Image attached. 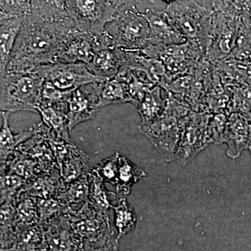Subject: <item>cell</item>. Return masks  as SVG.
I'll return each mask as SVG.
<instances>
[{
    "label": "cell",
    "mask_w": 251,
    "mask_h": 251,
    "mask_svg": "<svg viewBox=\"0 0 251 251\" xmlns=\"http://www.w3.org/2000/svg\"><path fill=\"white\" fill-rule=\"evenodd\" d=\"M75 27L72 19L56 21L27 15L23 20L6 72H31L39 66L55 62L64 39Z\"/></svg>",
    "instance_id": "1"
},
{
    "label": "cell",
    "mask_w": 251,
    "mask_h": 251,
    "mask_svg": "<svg viewBox=\"0 0 251 251\" xmlns=\"http://www.w3.org/2000/svg\"><path fill=\"white\" fill-rule=\"evenodd\" d=\"M66 215L80 239L82 251H118L117 232L107 211L96 209L87 201Z\"/></svg>",
    "instance_id": "2"
},
{
    "label": "cell",
    "mask_w": 251,
    "mask_h": 251,
    "mask_svg": "<svg viewBox=\"0 0 251 251\" xmlns=\"http://www.w3.org/2000/svg\"><path fill=\"white\" fill-rule=\"evenodd\" d=\"M166 112L158 120L139 126L140 131L147 137L166 162L175 161L185 119L191 108L168 96Z\"/></svg>",
    "instance_id": "3"
},
{
    "label": "cell",
    "mask_w": 251,
    "mask_h": 251,
    "mask_svg": "<svg viewBox=\"0 0 251 251\" xmlns=\"http://www.w3.org/2000/svg\"><path fill=\"white\" fill-rule=\"evenodd\" d=\"M44 81L45 79L34 71L5 72L1 75V111L39 113Z\"/></svg>",
    "instance_id": "4"
},
{
    "label": "cell",
    "mask_w": 251,
    "mask_h": 251,
    "mask_svg": "<svg viewBox=\"0 0 251 251\" xmlns=\"http://www.w3.org/2000/svg\"><path fill=\"white\" fill-rule=\"evenodd\" d=\"M165 10L175 27L206 55L211 41L212 10L196 0H176Z\"/></svg>",
    "instance_id": "5"
},
{
    "label": "cell",
    "mask_w": 251,
    "mask_h": 251,
    "mask_svg": "<svg viewBox=\"0 0 251 251\" xmlns=\"http://www.w3.org/2000/svg\"><path fill=\"white\" fill-rule=\"evenodd\" d=\"M105 32L112 47L140 50L150 44V29L143 13L136 6L118 11L107 23Z\"/></svg>",
    "instance_id": "6"
},
{
    "label": "cell",
    "mask_w": 251,
    "mask_h": 251,
    "mask_svg": "<svg viewBox=\"0 0 251 251\" xmlns=\"http://www.w3.org/2000/svg\"><path fill=\"white\" fill-rule=\"evenodd\" d=\"M141 50L149 57L161 61L168 82L191 72L205 57L201 48L188 41L176 45H149Z\"/></svg>",
    "instance_id": "7"
},
{
    "label": "cell",
    "mask_w": 251,
    "mask_h": 251,
    "mask_svg": "<svg viewBox=\"0 0 251 251\" xmlns=\"http://www.w3.org/2000/svg\"><path fill=\"white\" fill-rule=\"evenodd\" d=\"M212 113L191 110L185 119L175 160L181 166L192 161L211 141L209 122Z\"/></svg>",
    "instance_id": "8"
},
{
    "label": "cell",
    "mask_w": 251,
    "mask_h": 251,
    "mask_svg": "<svg viewBox=\"0 0 251 251\" xmlns=\"http://www.w3.org/2000/svg\"><path fill=\"white\" fill-rule=\"evenodd\" d=\"M67 11L77 29L98 34L118 11L105 0H67Z\"/></svg>",
    "instance_id": "9"
},
{
    "label": "cell",
    "mask_w": 251,
    "mask_h": 251,
    "mask_svg": "<svg viewBox=\"0 0 251 251\" xmlns=\"http://www.w3.org/2000/svg\"><path fill=\"white\" fill-rule=\"evenodd\" d=\"M34 72L62 90L73 91L82 86L105 80L91 72L85 63L55 62L39 66Z\"/></svg>",
    "instance_id": "10"
},
{
    "label": "cell",
    "mask_w": 251,
    "mask_h": 251,
    "mask_svg": "<svg viewBox=\"0 0 251 251\" xmlns=\"http://www.w3.org/2000/svg\"><path fill=\"white\" fill-rule=\"evenodd\" d=\"M212 10L210 44L205 58L211 64L228 58L237 43L241 18Z\"/></svg>",
    "instance_id": "11"
},
{
    "label": "cell",
    "mask_w": 251,
    "mask_h": 251,
    "mask_svg": "<svg viewBox=\"0 0 251 251\" xmlns=\"http://www.w3.org/2000/svg\"><path fill=\"white\" fill-rule=\"evenodd\" d=\"M103 34H94L73 28L64 39L55 62L88 64L93 58L96 49L108 46Z\"/></svg>",
    "instance_id": "12"
},
{
    "label": "cell",
    "mask_w": 251,
    "mask_h": 251,
    "mask_svg": "<svg viewBox=\"0 0 251 251\" xmlns=\"http://www.w3.org/2000/svg\"><path fill=\"white\" fill-rule=\"evenodd\" d=\"M99 83L89 84L73 91L68 100L67 112L70 130L79 124L94 119L100 110Z\"/></svg>",
    "instance_id": "13"
},
{
    "label": "cell",
    "mask_w": 251,
    "mask_h": 251,
    "mask_svg": "<svg viewBox=\"0 0 251 251\" xmlns=\"http://www.w3.org/2000/svg\"><path fill=\"white\" fill-rule=\"evenodd\" d=\"M143 14L150 26V45H176L187 41V39L175 27L166 10L148 8Z\"/></svg>",
    "instance_id": "14"
},
{
    "label": "cell",
    "mask_w": 251,
    "mask_h": 251,
    "mask_svg": "<svg viewBox=\"0 0 251 251\" xmlns=\"http://www.w3.org/2000/svg\"><path fill=\"white\" fill-rule=\"evenodd\" d=\"M44 226L49 251H82L80 239L66 214L50 219Z\"/></svg>",
    "instance_id": "15"
},
{
    "label": "cell",
    "mask_w": 251,
    "mask_h": 251,
    "mask_svg": "<svg viewBox=\"0 0 251 251\" xmlns=\"http://www.w3.org/2000/svg\"><path fill=\"white\" fill-rule=\"evenodd\" d=\"M224 143L227 145L226 154L232 159L239 158L244 150H249L251 145V119L238 112L229 114Z\"/></svg>",
    "instance_id": "16"
},
{
    "label": "cell",
    "mask_w": 251,
    "mask_h": 251,
    "mask_svg": "<svg viewBox=\"0 0 251 251\" xmlns=\"http://www.w3.org/2000/svg\"><path fill=\"white\" fill-rule=\"evenodd\" d=\"M87 66L91 72L105 80L116 77L121 66L120 49L107 46L98 48Z\"/></svg>",
    "instance_id": "17"
},
{
    "label": "cell",
    "mask_w": 251,
    "mask_h": 251,
    "mask_svg": "<svg viewBox=\"0 0 251 251\" xmlns=\"http://www.w3.org/2000/svg\"><path fill=\"white\" fill-rule=\"evenodd\" d=\"M25 17L0 18V73L6 72Z\"/></svg>",
    "instance_id": "18"
},
{
    "label": "cell",
    "mask_w": 251,
    "mask_h": 251,
    "mask_svg": "<svg viewBox=\"0 0 251 251\" xmlns=\"http://www.w3.org/2000/svg\"><path fill=\"white\" fill-rule=\"evenodd\" d=\"M0 170L1 173H9L19 175L27 180V182L45 173L39 162L21 152L18 149L10 155L4 163H1Z\"/></svg>",
    "instance_id": "19"
},
{
    "label": "cell",
    "mask_w": 251,
    "mask_h": 251,
    "mask_svg": "<svg viewBox=\"0 0 251 251\" xmlns=\"http://www.w3.org/2000/svg\"><path fill=\"white\" fill-rule=\"evenodd\" d=\"M17 149L39 162L45 173L58 167L50 145L35 132L31 138L21 144Z\"/></svg>",
    "instance_id": "20"
},
{
    "label": "cell",
    "mask_w": 251,
    "mask_h": 251,
    "mask_svg": "<svg viewBox=\"0 0 251 251\" xmlns=\"http://www.w3.org/2000/svg\"><path fill=\"white\" fill-rule=\"evenodd\" d=\"M88 156L78 146L74 148L62 158L57 160L61 176L64 183H69L77 179L88 171Z\"/></svg>",
    "instance_id": "21"
},
{
    "label": "cell",
    "mask_w": 251,
    "mask_h": 251,
    "mask_svg": "<svg viewBox=\"0 0 251 251\" xmlns=\"http://www.w3.org/2000/svg\"><path fill=\"white\" fill-rule=\"evenodd\" d=\"M64 184L59 167H57L52 171L42 173L28 182L25 191L33 197L56 198Z\"/></svg>",
    "instance_id": "22"
},
{
    "label": "cell",
    "mask_w": 251,
    "mask_h": 251,
    "mask_svg": "<svg viewBox=\"0 0 251 251\" xmlns=\"http://www.w3.org/2000/svg\"><path fill=\"white\" fill-rule=\"evenodd\" d=\"M68 106L41 105L38 108L42 122L55 133L59 139L74 143L69 135L67 117Z\"/></svg>",
    "instance_id": "23"
},
{
    "label": "cell",
    "mask_w": 251,
    "mask_h": 251,
    "mask_svg": "<svg viewBox=\"0 0 251 251\" xmlns=\"http://www.w3.org/2000/svg\"><path fill=\"white\" fill-rule=\"evenodd\" d=\"M10 114V112L1 111L3 122L0 131V164L4 163L21 144L27 141L34 134V127L14 134L9 126Z\"/></svg>",
    "instance_id": "24"
},
{
    "label": "cell",
    "mask_w": 251,
    "mask_h": 251,
    "mask_svg": "<svg viewBox=\"0 0 251 251\" xmlns=\"http://www.w3.org/2000/svg\"><path fill=\"white\" fill-rule=\"evenodd\" d=\"M161 89L159 85H155L147 92L143 100L137 105L141 118L140 125L151 123L160 118L166 112L168 99L162 98Z\"/></svg>",
    "instance_id": "25"
},
{
    "label": "cell",
    "mask_w": 251,
    "mask_h": 251,
    "mask_svg": "<svg viewBox=\"0 0 251 251\" xmlns=\"http://www.w3.org/2000/svg\"><path fill=\"white\" fill-rule=\"evenodd\" d=\"M89 171L90 169L71 182L64 183L56 198L63 204L73 207L87 202L90 187Z\"/></svg>",
    "instance_id": "26"
},
{
    "label": "cell",
    "mask_w": 251,
    "mask_h": 251,
    "mask_svg": "<svg viewBox=\"0 0 251 251\" xmlns=\"http://www.w3.org/2000/svg\"><path fill=\"white\" fill-rule=\"evenodd\" d=\"M45 226L38 224L17 227L16 241L11 251H49L46 240Z\"/></svg>",
    "instance_id": "27"
},
{
    "label": "cell",
    "mask_w": 251,
    "mask_h": 251,
    "mask_svg": "<svg viewBox=\"0 0 251 251\" xmlns=\"http://www.w3.org/2000/svg\"><path fill=\"white\" fill-rule=\"evenodd\" d=\"M132 103L126 82L117 77L99 83V108L114 104Z\"/></svg>",
    "instance_id": "28"
},
{
    "label": "cell",
    "mask_w": 251,
    "mask_h": 251,
    "mask_svg": "<svg viewBox=\"0 0 251 251\" xmlns=\"http://www.w3.org/2000/svg\"><path fill=\"white\" fill-rule=\"evenodd\" d=\"M118 164V181L115 188L117 192L128 196L131 192L133 185L145 177L146 173L122 155L119 156Z\"/></svg>",
    "instance_id": "29"
},
{
    "label": "cell",
    "mask_w": 251,
    "mask_h": 251,
    "mask_svg": "<svg viewBox=\"0 0 251 251\" xmlns=\"http://www.w3.org/2000/svg\"><path fill=\"white\" fill-rule=\"evenodd\" d=\"M1 251H11L17 234V215L12 203L1 204Z\"/></svg>",
    "instance_id": "30"
},
{
    "label": "cell",
    "mask_w": 251,
    "mask_h": 251,
    "mask_svg": "<svg viewBox=\"0 0 251 251\" xmlns=\"http://www.w3.org/2000/svg\"><path fill=\"white\" fill-rule=\"evenodd\" d=\"M89 175L90 181L89 202L99 210H110L113 206L112 202L117 198L116 193L108 191L104 186L105 181L92 170L89 171Z\"/></svg>",
    "instance_id": "31"
},
{
    "label": "cell",
    "mask_w": 251,
    "mask_h": 251,
    "mask_svg": "<svg viewBox=\"0 0 251 251\" xmlns=\"http://www.w3.org/2000/svg\"><path fill=\"white\" fill-rule=\"evenodd\" d=\"M31 14L44 19L63 21L71 19L67 11V0H31Z\"/></svg>",
    "instance_id": "32"
},
{
    "label": "cell",
    "mask_w": 251,
    "mask_h": 251,
    "mask_svg": "<svg viewBox=\"0 0 251 251\" xmlns=\"http://www.w3.org/2000/svg\"><path fill=\"white\" fill-rule=\"evenodd\" d=\"M112 209L115 213L114 224L117 239H120L135 228L138 219L134 209L128 204L125 198H120Z\"/></svg>",
    "instance_id": "33"
},
{
    "label": "cell",
    "mask_w": 251,
    "mask_h": 251,
    "mask_svg": "<svg viewBox=\"0 0 251 251\" xmlns=\"http://www.w3.org/2000/svg\"><path fill=\"white\" fill-rule=\"evenodd\" d=\"M17 215V227H29L39 223V211L35 198L24 191L15 202Z\"/></svg>",
    "instance_id": "34"
},
{
    "label": "cell",
    "mask_w": 251,
    "mask_h": 251,
    "mask_svg": "<svg viewBox=\"0 0 251 251\" xmlns=\"http://www.w3.org/2000/svg\"><path fill=\"white\" fill-rule=\"evenodd\" d=\"M27 181L22 176L9 173H1V204L15 202L18 196L25 191Z\"/></svg>",
    "instance_id": "35"
},
{
    "label": "cell",
    "mask_w": 251,
    "mask_h": 251,
    "mask_svg": "<svg viewBox=\"0 0 251 251\" xmlns=\"http://www.w3.org/2000/svg\"><path fill=\"white\" fill-rule=\"evenodd\" d=\"M35 199L39 211V224H46L55 216L69 214L74 208L63 204L57 198H35Z\"/></svg>",
    "instance_id": "36"
},
{
    "label": "cell",
    "mask_w": 251,
    "mask_h": 251,
    "mask_svg": "<svg viewBox=\"0 0 251 251\" xmlns=\"http://www.w3.org/2000/svg\"><path fill=\"white\" fill-rule=\"evenodd\" d=\"M228 58L251 63V27L241 22L235 47Z\"/></svg>",
    "instance_id": "37"
},
{
    "label": "cell",
    "mask_w": 251,
    "mask_h": 251,
    "mask_svg": "<svg viewBox=\"0 0 251 251\" xmlns=\"http://www.w3.org/2000/svg\"><path fill=\"white\" fill-rule=\"evenodd\" d=\"M73 91L61 90L52 82L45 80L41 92L40 105H54L68 106V100L70 98Z\"/></svg>",
    "instance_id": "38"
},
{
    "label": "cell",
    "mask_w": 251,
    "mask_h": 251,
    "mask_svg": "<svg viewBox=\"0 0 251 251\" xmlns=\"http://www.w3.org/2000/svg\"><path fill=\"white\" fill-rule=\"evenodd\" d=\"M120 153L115 152L110 158H105L92 168V171L100 176L105 182L116 185L118 181V159Z\"/></svg>",
    "instance_id": "39"
},
{
    "label": "cell",
    "mask_w": 251,
    "mask_h": 251,
    "mask_svg": "<svg viewBox=\"0 0 251 251\" xmlns=\"http://www.w3.org/2000/svg\"><path fill=\"white\" fill-rule=\"evenodd\" d=\"M31 12V0H0V18L25 17Z\"/></svg>",
    "instance_id": "40"
},
{
    "label": "cell",
    "mask_w": 251,
    "mask_h": 251,
    "mask_svg": "<svg viewBox=\"0 0 251 251\" xmlns=\"http://www.w3.org/2000/svg\"><path fill=\"white\" fill-rule=\"evenodd\" d=\"M227 116L228 115L226 112L213 114L211 116L209 122V129L213 144L221 145L224 143Z\"/></svg>",
    "instance_id": "41"
},
{
    "label": "cell",
    "mask_w": 251,
    "mask_h": 251,
    "mask_svg": "<svg viewBox=\"0 0 251 251\" xmlns=\"http://www.w3.org/2000/svg\"><path fill=\"white\" fill-rule=\"evenodd\" d=\"M105 1L117 11H120L127 8L136 6L138 4H143L145 1H150V0H105Z\"/></svg>",
    "instance_id": "42"
},
{
    "label": "cell",
    "mask_w": 251,
    "mask_h": 251,
    "mask_svg": "<svg viewBox=\"0 0 251 251\" xmlns=\"http://www.w3.org/2000/svg\"><path fill=\"white\" fill-rule=\"evenodd\" d=\"M241 22L251 27V0H244L241 8Z\"/></svg>",
    "instance_id": "43"
},
{
    "label": "cell",
    "mask_w": 251,
    "mask_h": 251,
    "mask_svg": "<svg viewBox=\"0 0 251 251\" xmlns=\"http://www.w3.org/2000/svg\"><path fill=\"white\" fill-rule=\"evenodd\" d=\"M161 1H164L167 4H171L172 3L175 2L176 0H161Z\"/></svg>",
    "instance_id": "44"
},
{
    "label": "cell",
    "mask_w": 251,
    "mask_h": 251,
    "mask_svg": "<svg viewBox=\"0 0 251 251\" xmlns=\"http://www.w3.org/2000/svg\"><path fill=\"white\" fill-rule=\"evenodd\" d=\"M249 151H250V153H251V147H250V148H249Z\"/></svg>",
    "instance_id": "45"
}]
</instances>
